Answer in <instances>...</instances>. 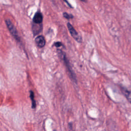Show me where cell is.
I'll return each instance as SVG.
<instances>
[{
	"label": "cell",
	"mask_w": 131,
	"mask_h": 131,
	"mask_svg": "<svg viewBox=\"0 0 131 131\" xmlns=\"http://www.w3.org/2000/svg\"><path fill=\"white\" fill-rule=\"evenodd\" d=\"M5 23L6 24V26L11 34V35L13 36V37L17 41H20V38L18 35L17 30L14 25L13 24L12 21L9 19H7L5 20Z\"/></svg>",
	"instance_id": "cell-2"
},
{
	"label": "cell",
	"mask_w": 131,
	"mask_h": 131,
	"mask_svg": "<svg viewBox=\"0 0 131 131\" xmlns=\"http://www.w3.org/2000/svg\"><path fill=\"white\" fill-rule=\"evenodd\" d=\"M35 43L37 46L39 48H42L46 44V41L44 37L42 35L37 36L35 39Z\"/></svg>",
	"instance_id": "cell-6"
},
{
	"label": "cell",
	"mask_w": 131,
	"mask_h": 131,
	"mask_svg": "<svg viewBox=\"0 0 131 131\" xmlns=\"http://www.w3.org/2000/svg\"><path fill=\"white\" fill-rule=\"evenodd\" d=\"M54 46L56 47H60L62 46V43L60 42H56L54 43Z\"/></svg>",
	"instance_id": "cell-10"
},
{
	"label": "cell",
	"mask_w": 131,
	"mask_h": 131,
	"mask_svg": "<svg viewBox=\"0 0 131 131\" xmlns=\"http://www.w3.org/2000/svg\"><path fill=\"white\" fill-rule=\"evenodd\" d=\"M32 29L34 35H36L41 31L42 29V25L41 24H36L33 23Z\"/></svg>",
	"instance_id": "cell-4"
},
{
	"label": "cell",
	"mask_w": 131,
	"mask_h": 131,
	"mask_svg": "<svg viewBox=\"0 0 131 131\" xmlns=\"http://www.w3.org/2000/svg\"><path fill=\"white\" fill-rule=\"evenodd\" d=\"M30 97L32 101V108H34L36 107V104L34 99V94L32 91H30Z\"/></svg>",
	"instance_id": "cell-8"
},
{
	"label": "cell",
	"mask_w": 131,
	"mask_h": 131,
	"mask_svg": "<svg viewBox=\"0 0 131 131\" xmlns=\"http://www.w3.org/2000/svg\"><path fill=\"white\" fill-rule=\"evenodd\" d=\"M121 91L122 93V94L125 96V97L128 99V101L130 102V93L129 91H128L126 89L121 87Z\"/></svg>",
	"instance_id": "cell-7"
},
{
	"label": "cell",
	"mask_w": 131,
	"mask_h": 131,
	"mask_svg": "<svg viewBox=\"0 0 131 131\" xmlns=\"http://www.w3.org/2000/svg\"><path fill=\"white\" fill-rule=\"evenodd\" d=\"M43 16L42 13L39 11L36 12L33 16V23L36 24H41Z\"/></svg>",
	"instance_id": "cell-5"
},
{
	"label": "cell",
	"mask_w": 131,
	"mask_h": 131,
	"mask_svg": "<svg viewBox=\"0 0 131 131\" xmlns=\"http://www.w3.org/2000/svg\"><path fill=\"white\" fill-rule=\"evenodd\" d=\"M63 16L66 18L67 19H72L74 17V16L72 14H69L67 12H63Z\"/></svg>",
	"instance_id": "cell-9"
},
{
	"label": "cell",
	"mask_w": 131,
	"mask_h": 131,
	"mask_svg": "<svg viewBox=\"0 0 131 131\" xmlns=\"http://www.w3.org/2000/svg\"><path fill=\"white\" fill-rule=\"evenodd\" d=\"M79 1H80L81 2H84V3H86V1H87V0H79Z\"/></svg>",
	"instance_id": "cell-12"
},
{
	"label": "cell",
	"mask_w": 131,
	"mask_h": 131,
	"mask_svg": "<svg viewBox=\"0 0 131 131\" xmlns=\"http://www.w3.org/2000/svg\"><path fill=\"white\" fill-rule=\"evenodd\" d=\"M51 1H52V0H51Z\"/></svg>",
	"instance_id": "cell-13"
},
{
	"label": "cell",
	"mask_w": 131,
	"mask_h": 131,
	"mask_svg": "<svg viewBox=\"0 0 131 131\" xmlns=\"http://www.w3.org/2000/svg\"><path fill=\"white\" fill-rule=\"evenodd\" d=\"M67 27L68 28V29L69 30V32L72 35V36L78 42H81L82 41V38L80 37V36L78 34V33L77 32L76 30L74 28V27L72 26V25L70 23H68L67 24Z\"/></svg>",
	"instance_id": "cell-3"
},
{
	"label": "cell",
	"mask_w": 131,
	"mask_h": 131,
	"mask_svg": "<svg viewBox=\"0 0 131 131\" xmlns=\"http://www.w3.org/2000/svg\"><path fill=\"white\" fill-rule=\"evenodd\" d=\"M63 1L65 2V3H67V5H68L70 7H71V8H73V7H72V6L71 5V4L68 2V1L67 0H63Z\"/></svg>",
	"instance_id": "cell-11"
},
{
	"label": "cell",
	"mask_w": 131,
	"mask_h": 131,
	"mask_svg": "<svg viewBox=\"0 0 131 131\" xmlns=\"http://www.w3.org/2000/svg\"><path fill=\"white\" fill-rule=\"evenodd\" d=\"M58 54H59V57L61 58V59L63 61V62H64L65 63V65L67 68V70L69 72V75H70V76L71 77V79L75 82L76 83L77 82V79H76V76L74 73V72L73 71L71 66H70V63L66 57V55L65 54V53L62 52V51L60 50H58Z\"/></svg>",
	"instance_id": "cell-1"
}]
</instances>
